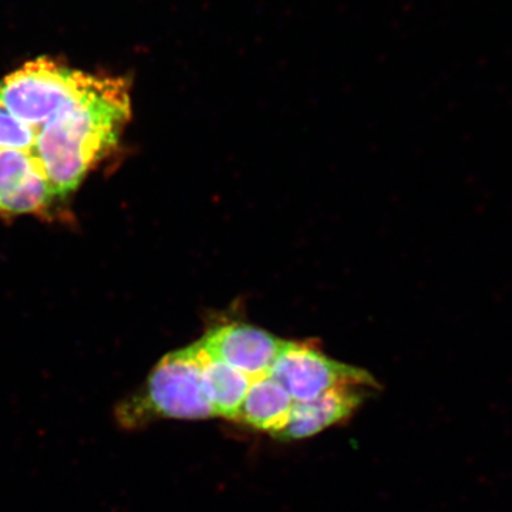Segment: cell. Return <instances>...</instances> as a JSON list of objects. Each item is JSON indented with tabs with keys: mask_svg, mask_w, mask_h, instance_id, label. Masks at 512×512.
Segmentation results:
<instances>
[{
	"mask_svg": "<svg viewBox=\"0 0 512 512\" xmlns=\"http://www.w3.org/2000/svg\"><path fill=\"white\" fill-rule=\"evenodd\" d=\"M55 198L33 153L0 151V214H39Z\"/></svg>",
	"mask_w": 512,
	"mask_h": 512,
	"instance_id": "6",
	"label": "cell"
},
{
	"mask_svg": "<svg viewBox=\"0 0 512 512\" xmlns=\"http://www.w3.org/2000/svg\"><path fill=\"white\" fill-rule=\"evenodd\" d=\"M293 406L295 400L274 377H258L252 380L235 421L276 436L289 423Z\"/></svg>",
	"mask_w": 512,
	"mask_h": 512,
	"instance_id": "8",
	"label": "cell"
},
{
	"mask_svg": "<svg viewBox=\"0 0 512 512\" xmlns=\"http://www.w3.org/2000/svg\"><path fill=\"white\" fill-rule=\"evenodd\" d=\"M268 375L281 383L295 402H308L340 386H377L366 370L336 362L296 342H286Z\"/></svg>",
	"mask_w": 512,
	"mask_h": 512,
	"instance_id": "4",
	"label": "cell"
},
{
	"mask_svg": "<svg viewBox=\"0 0 512 512\" xmlns=\"http://www.w3.org/2000/svg\"><path fill=\"white\" fill-rule=\"evenodd\" d=\"M37 133L0 107V151L20 150L32 153Z\"/></svg>",
	"mask_w": 512,
	"mask_h": 512,
	"instance_id": "10",
	"label": "cell"
},
{
	"mask_svg": "<svg viewBox=\"0 0 512 512\" xmlns=\"http://www.w3.org/2000/svg\"><path fill=\"white\" fill-rule=\"evenodd\" d=\"M370 386H340L308 402H295L291 419L276 434L279 440H301L350 419L365 400Z\"/></svg>",
	"mask_w": 512,
	"mask_h": 512,
	"instance_id": "7",
	"label": "cell"
},
{
	"mask_svg": "<svg viewBox=\"0 0 512 512\" xmlns=\"http://www.w3.org/2000/svg\"><path fill=\"white\" fill-rule=\"evenodd\" d=\"M131 119L130 84L96 76L37 133L33 156L55 197L79 188L119 143Z\"/></svg>",
	"mask_w": 512,
	"mask_h": 512,
	"instance_id": "1",
	"label": "cell"
},
{
	"mask_svg": "<svg viewBox=\"0 0 512 512\" xmlns=\"http://www.w3.org/2000/svg\"><path fill=\"white\" fill-rule=\"evenodd\" d=\"M92 77L93 74L40 57L0 80V107L39 133Z\"/></svg>",
	"mask_w": 512,
	"mask_h": 512,
	"instance_id": "3",
	"label": "cell"
},
{
	"mask_svg": "<svg viewBox=\"0 0 512 512\" xmlns=\"http://www.w3.org/2000/svg\"><path fill=\"white\" fill-rule=\"evenodd\" d=\"M200 342L212 357L254 380L268 375L288 340L247 323L232 322L208 330Z\"/></svg>",
	"mask_w": 512,
	"mask_h": 512,
	"instance_id": "5",
	"label": "cell"
},
{
	"mask_svg": "<svg viewBox=\"0 0 512 512\" xmlns=\"http://www.w3.org/2000/svg\"><path fill=\"white\" fill-rule=\"evenodd\" d=\"M195 343L200 355L205 393L214 407L215 414L217 417L235 421L245 394L251 387V377L212 357L201 345L200 340Z\"/></svg>",
	"mask_w": 512,
	"mask_h": 512,
	"instance_id": "9",
	"label": "cell"
},
{
	"mask_svg": "<svg viewBox=\"0 0 512 512\" xmlns=\"http://www.w3.org/2000/svg\"><path fill=\"white\" fill-rule=\"evenodd\" d=\"M217 417L202 382L197 343L168 353L136 393L114 409L120 429H144L158 420H207Z\"/></svg>",
	"mask_w": 512,
	"mask_h": 512,
	"instance_id": "2",
	"label": "cell"
}]
</instances>
